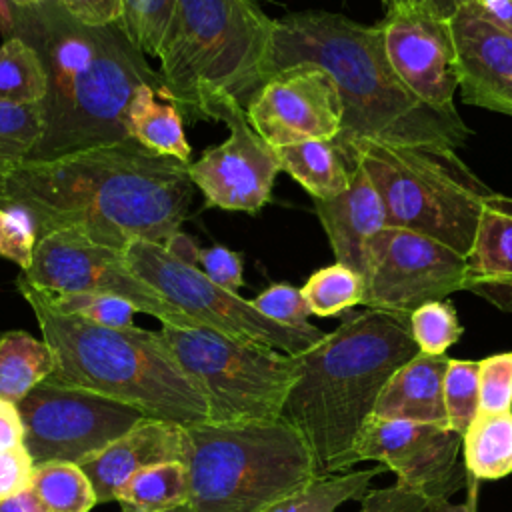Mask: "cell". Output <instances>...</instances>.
<instances>
[{"label": "cell", "instance_id": "1", "mask_svg": "<svg viewBox=\"0 0 512 512\" xmlns=\"http://www.w3.org/2000/svg\"><path fill=\"white\" fill-rule=\"evenodd\" d=\"M186 166L132 138L58 158H28L0 170V206L24 210L38 238L74 228L118 250L132 240L164 244L192 202Z\"/></svg>", "mask_w": 512, "mask_h": 512}, {"label": "cell", "instance_id": "2", "mask_svg": "<svg viewBox=\"0 0 512 512\" xmlns=\"http://www.w3.org/2000/svg\"><path fill=\"white\" fill-rule=\"evenodd\" d=\"M20 36L40 54L48 92L42 106L44 134L32 158L130 140L126 112L134 92L152 84L162 92L158 70L146 62L120 24L88 26L66 14L56 0L36 6H0V28Z\"/></svg>", "mask_w": 512, "mask_h": 512}, {"label": "cell", "instance_id": "3", "mask_svg": "<svg viewBox=\"0 0 512 512\" xmlns=\"http://www.w3.org/2000/svg\"><path fill=\"white\" fill-rule=\"evenodd\" d=\"M300 64L322 68L336 84L342 130L332 142L338 150L356 140L458 148L470 136L458 112H440L402 84L376 24L364 26L324 10L274 20L270 76Z\"/></svg>", "mask_w": 512, "mask_h": 512}, {"label": "cell", "instance_id": "4", "mask_svg": "<svg viewBox=\"0 0 512 512\" xmlns=\"http://www.w3.org/2000/svg\"><path fill=\"white\" fill-rule=\"evenodd\" d=\"M418 354L408 320L366 308L296 354L298 378L282 414L306 440L316 474H340L356 462L360 428L374 414L388 378Z\"/></svg>", "mask_w": 512, "mask_h": 512}, {"label": "cell", "instance_id": "5", "mask_svg": "<svg viewBox=\"0 0 512 512\" xmlns=\"http://www.w3.org/2000/svg\"><path fill=\"white\" fill-rule=\"evenodd\" d=\"M16 286L30 304L54 370L46 382L84 390L178 424L206 422L208 406L194 382L168 352L158 332L108 328L46 306L20 274Z\"/></svg>", "mask_w": 512, "mask_h": 512}, {"label": "cell", "instance_id": "6", "mask_svg": "<svg viewBox=\"0 0 512 512\" xmlns=\"http://www.w3.org/2000/svg\"><path fill=\"white\" fill-rule=\"evenodd\" d=\"M274 20L254 0H176L158 50L162 96L190 120L244 108L270 76Z\"/></svg>", "mask_w": 512, "mask_h": 512}, {"label": "cell", "instance_id": "7", "mask_svg": "<svg viewBox=\"0 0 512 512\" xmlns=\"http://www.w3.org/2000/svg\"><path fill=\"white\" fill-rule=\"evenodd\" d=\"M188 508L264 512L318 474L302 434L284 418L186 426Z\"/></svg>", "mask_w": 512, "mask_h": 512}, {"label": "cell", "instance_id": "8", "mask_svg": "<svg viewBox=\"0 0 512 512\" xmlns=\"http://www.w3.org/2000/svg\"><path fill=\"white\" fill-rule=\"evenodd\" d=\"M376 186L388 226L426 234L468 254L484 202L494 194L446 146H392L356 140L340 150Z\"/></svg>", "mask_w": 512, "mask_h": 512}, {"label": "cell", "instance_id": "9", "mask_svg": "<svg viewBox=\"0 0 512 512\" xmlns=\"http://www.w3.org/2000/svg\"><path fill=\"white\" fill-rule=\"evenodd\" d=\"M168 352L208 406L206 422L276 420L298 378L296 356L218 330L162 324Z\"/></svg>", "mask_w": 512, "mask_h": 512}, {"label": "cell", "instance_id": "10", "mask_svg": "<svg viewBox=\"0 0 512 512\" xmlns=\"http://www.w3.org/2000/svg\"><path fill=\"white\" fill-rule=\"evenodd\" d=\"M124 256L146 284L200 326L292 356L306 352L326 334L314 324L310 328H290L270 320L254 308L252 300L218 286L198 266L172 258L158 242L132 240L124 248Z\"/></svg>", "mask_w": 512, "mask_h": 512}, {"label": "cell", "instance_id": "11", "mask_svg": "<svg viewBox=\"0 0 512 512\" xmlns=\"http://www.w3.org/2000/svg\"><path fill=\"white\" fill-rule=\"evenodd\" d=\"M22 276L48 292H94L124 298L138 312L160 320V324L200 326L146 284L130 268L124 250L94 242L74 228L40 236L34 246L32 264Z\"/></svg>", "mask_w": 512, "mask_h": 512}, {"label": "cell", "instance_id": "12", "mask_svg": "<svg viewBox=\"0 0 512 512\" xmlns=\"http://www.w3.org/2000/svg\"><path fill=\"white\" fill-rule=\"evenodd\" d=\"M18 410L34 466L80 464L144 418L128 404L46 380L18 402Z\"/></svg>", "mask_w": 512, "mask_h": 512}, {"label": "cell", "instance_id": "13", "mask_svg": "<svg viewBox=\"0 0 512 512\" xmlns=\"http://www.w3.org/2000/svg\"><path fill=\"white\" fill-rule=\"evenodd\" d=\"M466 256L450 246L408 230L384 228L370 248L364 272L366 308L408 316L430 300L464 290Z\"/></svg>", "mask_w": 512, "mask_h": 512}, {"label": "cell", "instance_id": "14", "mask_svg": "<svg viewBox=\"0 0 512 512\" xmlns=\"http://www.w3.org/2000/svg\"><path fill=\"white\" fill-rule=\"evenodd\" d=\"M462 436L450 426L396 420L370 414L356 438V462H378L392 470L398 482L420 488L434 500H448L468 484Z\"/></svg>", "mask_w": 512, "mask_h": 512}, {"label": "cell", "instance_id": "15", "mask_svg": "<svg viewBox=\"0 0 512 512\" xmlns=\"http://www.w3.org/2000/svg\"><path fill=\"white\" fill-rule=\"evenodd\" d=\"M216 120L228 126V138L188 164V176L206 206L256 214L268 204L280 172L276 150L252 128L242 104L226 102Z\"/></svg>", "mask_w": 512, "mask_h": 512}, {"label": "cell", "instance_id": "16", "mask_svg": "<svg viewBox=\"0 0 512 512\" xmlns=\"http://www.w3.org/2000/svg\"><path fill=\"white\" fill-rule=\"evenodd\" d=\"M246 114L272 148L304 140L332 142L342 130V102L334 80L308 64L272 74L246 106Z\"/></svg>", "mask_w": 512, "mask_h": 512}, {"label": "cell", "instance_id": "17", "mask_svg": "<svg viewBox=\"0 0 512 512\" xmlns=\"http://www.w3.org/2000/svg\"><path fill=\"white\" fill-rule=\"evenodd\" d=\"M386 58L402 84L424 104L456 112L458 88L448 18L418 6L392 8L376 24Z\"/></svg>", "mask_w": 512, "mask_h": 512}, {"label": "cell", "instance_id": "18", "mask_svg": "<svg viewBox=\"0 0 512 512\" xmlns=\"http://www.w3.org/2000/svg\"><path fill=\"white\" fill-rule=\"evenodd\" d=\"M448 24L462 100L512 116V28L472 2H460Z\"/></svg>", "mask_w": 512, "mask_h": 512}, {"label": "cell", "instance_id": "19", "mask_svg": "<svg viewBox=\"0 0 512 512\" xmlns=\"http://www.w3.org/2000/svg\"><path fill=\"white\" fill-rule=\"evenodd\" d=\"M186 448L188 434L184 424L144 416L128 432L78 466L92 482L96 500L112 502L136 472L162 462H184Z\"/></svg>", "mask_w": 512, "mask_h": 512}, {"label": "cell", "instance_id": "20", "mask_svg": "<svg viewBox=\"0 0 512 512\" xmlns=\"http://www.w3.org/2000/svg\"><path fill=\"white\" fill-rule=\"evenodd\" d=\"M314 208L336 262L364 276L372 242L388 228L386 206L370 176L354 164L348 188L330 200H314Z\"/></svg>", "mask_w": 512, "mask_h": 512}, {"label": "cell", "instance_id": "21", "mask_svg": "<svg viewBox=\"0 0 512 512\" xmlns=\"http://www.w3.org/2000/svg\"><path fill=\"white\" fill-rule=\"evenodd\" d=\"M464 290L512 314V196L494 192L484 202L466 254Z\"/></svg>", "mask_w": 512, "mask_h": 512}, {"label": "cell", "instance_id": "22", "mask_svg": "<svg viewBox=\"0 0 512 512\" xmlns=\"http://www.w3.org/2000/svg\"><path fill=\"white\" fill-rule=\"evenodd\" d=\"M448 360V356H430L422 352L412 356L384 384L374 414L382 418L450 426L444 406V374Z\"/></svg>", "mask_w": 512, "mask_h": 512}, {"label": "cell", "instance_id": "23", "mask_svg": "<svg viewBox=\"0 0 512 512\" xmlns=\"http://www.w3.org/2000/svg\"><path fill=\"white\" fill-rule=\"evenodd\" d=\"M158 96L162 92L152 84H142L134 92L126 112V132L142 148L190 164L192 148L184 132L182 112L174 102H160Z\"/></svg>", "mask_w": 512, "mask_h": 512}, {"label": "cell", "instance_id": "24", "mask_svg": "<svg viewBox=\"0 0 512 512\" xmlns=\"http://www.w3.org/2000/svg\"><path fill=\"white\" fill-rule=\"evenodd\" d=\"M274 150L280 170L288 172L314 200H330L350 184L352 168L330 140H304Z\"/></svg>", "mask_w": 512, "mask_h": 512}, {"label": "cell", "instance_id": "25", "mask_svg": "<svg viewBox=\"0 0 512 512\" xmlns=\"http://www.w3.org/2000/svg\"><path fill=\"white\" fill-rule=\"evenodd\" d=\"M464 468L474 480H500L512 474V410L478 412L462 436Z\"/></svg>", "mask_w": 512, "mask_h": 512}, {"label": "cell", "instance_id": "26", "mask_svg": "<svg viewBox=\"0 0 512 512\" xmlns=\"http://www.w3.org/2000/svg\"><path fill=\"white\" fill-rule=\"evenodd\" d=\"M54 370L52 350L24 330L0 336V400L18 404Z\"/></svg>", "mask_w": 512, "mask_h": 512}, {"label": "cell", "instance_id": "27", "mask_svg": "<svg viewBox=\"0 0 512 512\" xmlns=\"http://www.w3.org/2000/svg\"><path fill=\"white\" fill-rule=\"evenodd\" d=\"M188 468L162 462L136 472L116 494L122 512H168L188 504Z\"/></svg>", "mask_w": 512, "mask_h": 512}, {"label": "cell", "instance_id": "28", "mask_svg": "<svg viewBox=\"0 0 512 512\" xmlns=\"http://www.w3.org/2000/svg\"><path fill=\"white\" fill-rule=\"evenodd\" d=\"M384 470V464H376L344 474L316 476L310 484L278 500L264 512H336L344 502H360L370 490V482Z\"/></svg>", "mask_w": 512, "mask_h": 512}, {"label": "cell", "instance_id": "29", "mask_svg": "<svg viewBox=\"0 0 512 512\" xmlns=\"http://www.w3.org/2000/svg\"><path fill=\"white\" fill-rule=\"evenodd\" d=\"M46 92L48 74L40 54L20 36H6L0 44V100L36 106Z\"/></svg>", "mask_w": 512, "mask_h": 512}, {"label": "cell", "instance_id": "30", "mask_svg": "<svg viewBox=\"0 0 512 512\" xmlns=\"http://www.w3.org/2000/svg\"><path fill=\"white\" fill-rule=\"evenodd\" d=\"M30 490L46 512H90L98 504L86 472L72 462L34 466Z\"/></svg>", "mask_w": 512, "mask_h": 512}, {"label": "cell", "instance_id": "31", "mask_svg": "<svg viewBox=\"0 0 512 512\" xmlns=\"http://www.w3.org/2000/svg\"><path fill=\"white\" fill-rule=\"evenodd\" d=\"M34 462L26 448L18 404L0 400V500L30 488Z\"/></svg>", "mask_w": 512, "mask_h": 512}, {"label": "cell", "instance_id": "32", "mask_svg": "<svg viewBox=\"0 0 512 512\" xmlns=\"http://www.w3.org/2000/svg\"><path fill=\"white\" fill-rule=\"evenodd\" d=\"M300 290L310 312L328 318L362 304L364 278L356 270L334 262L316 270Z\"/></svg>", "mask_w": 512, "mask_h": 512}, {"label": "cell", "instance_id": "33", "mask_svg": "<svg viewBox=\"0 0 512 512\" xmlns=\"http://www.w3.org/2000/svg\"><path fill=\"white\" fill-rule=\"evenodd\" d=\"M34 286V284H32ZM36 294L46 306L60 314L80 316L88 322L108 326V328H130L136 306L124 298L94 294V292H48L34 286Z\"/></svg>", "mask_w": 512, "mask_h": 512}, {"label": "cell", "instance_id": "34", "mask_svg": "<svg viewBox=\"0 0 512 512\" xmlns=\"http://www.w3.org/2000/svg\"><path fill=\"white\" fill-rule=\"evenodd\" d=\"M44 134L42 106L0 100V170L32 158Z\"/></svg>", "mask_w": 512, "mask_h": 512}, {"label": "cell", "instance_id": "35", "mask_svg": "<svg viewBox=\"0 0 512 512\" xmlns=\"http://www.w3.org/2000/svg\"><path fill=\"white\" fill-rule=\"evenodd\" d=\"M408 328L418 352L430 356H446L444 352L456 344L464 332L448 300H430L418 306L408 316Z\"/></svg>", "mask_w": 512, "mask_h": 512}, {"label": "cell", "instance_id": "36", "mask_svg": "<svg viewBox=\"0 0 512 512\" xmlns=\"http://www.w3.org/2000/svg\"><path fill=\"white\" fill-rule=\"evenodd\" d=\"M176 0H122L120 26L146 56H158Z\"/></svg>", "mask_w": 512, "mask_h": 512}, {"label": "cell", "instance_id": "37", "mask_svg": "<svg viewBox=\"0 0 512 512\" xmlns=\"http://www.w3.org/2000/svg\"><path fill=\"white\" fill-rule=\"evenodd\" d=\"M444 406L450 428L464 436L480 410L478 362L454 358L448 360L444 374Z\"/></svg>", "mask_w": 512, "mask_h": 512}, {"label": "cell", "instance_id": "38", "mask_svg": "<svg viewBox=\"0 0 512 512\" xmlns=\"http://www.w3.org/2000/svg\"><path fill=\"white\" fill-rule=\"evenodd\" d=\"M478 412L512 410V352H498L478 362Z\"/></svg>", "mask_w": 512, "mask_h": 512}, {"label": "cell", "instance_id": "39", "mask_svg": "<svg viewBox=\"0 0 512 512\" xmlns=\"http://www.w3.org/2000/svg\"><path fill=\"white\" fill-rule=\"evenodd\" d=\"M254 308H258L270 320L290 326V328H310V308L302 296V290L290 284H272L264 292H260L252 300Z\"/></svg>", "mask_w": 512, "mask_h": 512}, {"label": "cell", "instance_id": "40", "mask_svg": "<svg viewBox=\"0 0 512 512\" xmlns=\"http://www.w3.org/2000/svg\"><path fill=\"white\" fill-rule=\"evenodd\" d=\"M36 242L38 232L32 218L16 206H2L0 256L12 260L24 272L32 264Z\"/></svg>", "mask_w": 512, "mask_h": 512}, {"label": "cell", "instance_id": "41", "mask_svg": "<svg viewBox=\"0 0 512 512\" xmlns=\"http://www.w3.org/2000/svg\"><path fill=\"white\" fill-rule=\"evenodd\" d=\"M438 502L420 488L394 482L384 488H372L360 500L358 512H430Z\"/></svg>", "mask_w": 512, "mask_h": 512}, {"label": "cell", "instance_id": "42", "mask_svg": "<svg viewBox=\"0 0 512 512\" xmlns=\"http://www.w3.org/2000/svg\"><path fill=\"white\" fill-rule=\"evenodd\" d=\"M198 268L218 286L236 292L242 284V256L226 246H210L200 250Z\"/></svg>", "mask_w": 512, "mask_h": 512}, {"label": "cell", "instance_id": "43", "mask_svg": "<svg viewBox=\"0 0 512 512\" xmlns=\"http://www.w3.org/2000/svg\"><path fill=\"white\" fill-rule=\"evenodd\" d=\"M56 4L88 26L118 24L122 18V0H56Z\"/></svg>", "mask_w": 512, "mask_h": 512}, {"label": "cell", "instance_id": "44", "mask_svg": "<svg viewBox=\"0 0 512 512\" xmlns=\"http://www.w3.org/2000/svg\"><path fill=\"white\" fill-rule=\"evenodd\" d=\"M164 250L184 262V264H190V266H198L200 264V246L194 242V238H190L186 232L182 230H176L174 234H170L166 240H164Z\"/></svg>", "mask_w": 512, "mask_h": 512}, {"label": "cell", "instance_id": "45", "mask_svg": "<svg viewBox=\"0 0 512 512\" xmlns=\"http://www.w3.org/2000/svg\"><path fill=\"white\" fill-rule=\"evenodd\" d=\"M386 10L392 8H408V6H418V8H428L434 10L446 18L452 16V12L458 8V0H380Z\"/></svg>", "mask_w": 512, "mask_h": 512}, {"label": "cell", "instance_id": "46", "mask_svg": "<svg viewBox=\"0 0 512 512\" xmlns=\"http://www.w3.org/2000/svg\"><path fill=\"white\" fill-rule=\"evenodd\" d=\"M466 500L460 504H452L448 500H438L432 504L430 512H478V480L468 476V484H466Z\"/></svg>", "mask_w": 512, "mask_h": 512}, {"label": "cell", "instance_id": "47", "mask_svg": "<svg viewBox=\"0 0 512 512\" xmlns=\"http://www.w3.org/2000/svg\"><path fill=\"white\" fill-rule=\"evenodd\" d=\"M0 512H46V510L28 488L8 500H0Z\"/></svg>", "mask_w": 512, "mask_h": 512}, {"label": "cell", "instance_id": "48", "mask_svg": "<svg viewBox=\"0 0 512 512\" xmlns=\"http://www.w3.org/2000/svg\"><path fill=\"white\" fill-rule=\"evenodd\" d=\"M460 2H472L482 6L488 14H492L494 18H498L500 22L510 26V18H512V0H458Z\"/></svg>", "mask_w": 512, "mask_h": 512}, {"label": "cell", "instance_id": "49", "mask_svg": "<svg viewBox=\"0 0 512 512\" xmlns=\"http://www.w3.org/2000/svg\"><path fill=\"white\" fill-rule=\"evenodd\" d=\"M8 4L12 6H18V8H26V6H36L40 2H46V0H6Z\"/></svg>", "mask_w": 512, "mask_h": 512}, {"label": "cell", "instance_id": "50", "mask_svg": "<svg viewBox=\"0 0 512 512\" xmlns=\"http://www.w3.org/2000/svg\"><path fill=\"white\" fill-rule=\"evenodd\" d=\"M168 512H192V510L186 504V506H180V508H174V510H168Z\"/></svg>", "mask_w": 512, "mask_h": 512}, {"label": "cell", "instance_id": "51", "mask_svg": "<svg viewBox=\"0 0 512 512\" xmlns=\"http://www.w3.org/2000/svg\"><path fill=\"white\" fill-rule=\"evenodd\" d=\"M0 232H2V206H0Z\"/></svg>", "mask_w": 512, "mask_h": 512}, {"label": "cell", "instance_id": "52", "mask_svg": "<svg viewBox=\"0 0 512 512\" xmlns=\"http://www.w3.org/2000/svg\"><path fill=\"white\" fill-rule=\"evenodd\" d=\"M510 28H512V18H510Z\"/></svg>", "mask_w": 512, "mask_h": 512}]
</instances>
